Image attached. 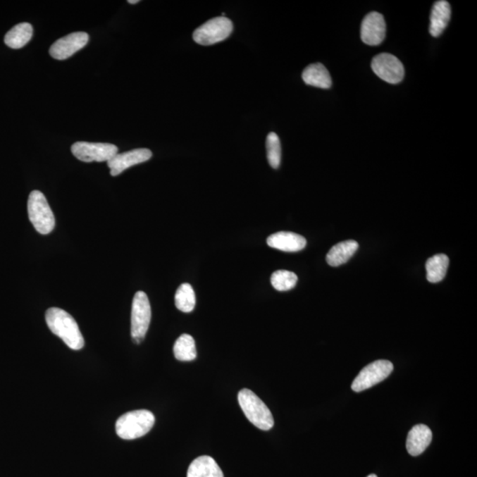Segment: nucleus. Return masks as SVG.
Returning a JSON list of instances; mask_svg holds the SVG:
<instances>
[{"label": "nucleus", "instance_id": "nucleus-22", "mask_svg": "<svg viewBox=\"0 0 477 477\" xmlns=\"http://www.w3.org/2000/svg\"><path fill=\"white\" fill-rule=\"evenodd\" d=\"M175 305L179 311L184 313L193 311L196 306V294L192 285L184 283L180 285L175 294Z\"/></svg>", "mask_w": 477, "mask_h": 477}, {"label": "nucleus", "instance_id": "nucleus-18", "mask_svg": "<svg viewBox=\"0 0 477 477\" xmlns=\"http://www.w3.org/2000/svg\"><path fill=\"white\" fill-rule=\"evenodd\" d=\"M302 80L306 85L320 89H330L333 85L329 71L321 63L308 66L302 73Z\"/></svg>", "mask_w": 477, "mask_h": 477}, {"label": "nucleus", "instance_id": "nucleus-26", "mask_svg": "<svg viewBox=\"0 0 477 477\" xmlns=\"http://www.w3.org/2000/svg\"><path fill=\"white\" fill-rule=\"evenodd\" d=\"M368 477H378V476H376L375 473H371V475L368 476Z\"/></svg>", "mask_w": 477, "mask_h": 477}, {"label": "nucleus", "instance_id": "nucleus-2", "mask_svg": "<svg viewBox=\"0 0 477 477\" xmlns=\"http://www.w3.org/2000/svg\"><path fill=\"white\" fill-rule=\"evenodd\" d=\"M155 416L151 411L142 409L124 414L117 420L116 433L123 440H132L145 436L154 426Z\"/></svg>", "mask_w": 477, "mask_h": 477}, {"label": "nucleus", "instance_id": "nucleus-7", "mask_svg": "<svg viewBox=\"0 0 477 477\" xmlns=\"http://www.w3.org/2000/svg\"><path fill=\"white\" fill-rule=\"evenodd\" d=\"M393 371V364L386 360H378L367 365L355 378L352 390L360 392L379 384L388 378Z\"/></svg>", "mask_w": 477, "mask_h": 477}, {"label": "nucleus", "instance_id": "nucleus-19", "mask_svg": "<svg viewBox=\"0 0 477 477\" xmlns=\"http://www.w3.org/2000/svg\"><path fill=\"white\" fill-rule=\"evenodd\" d=\"M33 36V27L31 24L23 23L17 24L6 33L5 43L12 49H20L25 47Z\"/></svg>", "mask_w": 477, "mask_h": 477}, {"label": "nucleus", "instance_id": "nucleus-15", "mask_svg": "<svg viewBox=\"0 0 477 477\" xmlns=\"http://www.w3.org/2000/svg\"><path fill=\"white\" fill-rule=\"evenodd\" d=\"M451 6L447 1L440 0L433 5L430 13V33L434 37L441 36L451 19Z\"/></svg>", "mask_w": 477, "mask_h": 477}, {"label": "nucleus", "instance_id": "nucleus-23", "mask_svg": "<svg viewBox=\"0 0 477 477\" xmlns=\"http://www.w3.org/2000/svg\"><path fill=\"white\" fill-rule=\"evenodd\" d=\"M298 277L292 271H277L271 275V283L278 291H288L294 288L297 284Z\"/></svg>", "mask_w": 477, "mask_h": 477}, {"label": "nucleus", "instance_id": "nucleus-20", "mask_svg": "<svg viewBox=\"0 0 477 477\" xmlns=\"http://www.w3.org/2000/svg\"><path fill=\"white\" fill-rule=\"evenodd\" d=\"M449 266V259L445 254L430 257L426 263L427 280L430 283H438L444 280Z\"/></svg>", "mask_w": 477, "mask_h": 477}, {"label": "nucleus", "instance_id": "nucleus-24", "mask_svg": "<svg viewBox=\"0 0 477 477\" xmlns=\"http://www.w3.org/2000/svg\"><path fill=\"white\" fill-rule=\"evenodd\" d=\"M267 159L270 166L278 169L281 162V144L278 135L271 132L266 138Z\"/></svg>", "mask_w": 477, "mask_h": 477}, {"label": "nucleus", "instance_id": "nucleus-14", "mask_svg": "<svg viewBox=\"0 0 477 477\" xmlns=\"http://www.w3.org/2000/svg\"><path fill=\"white\" fill-rule=\"evenodd\" d=\"M433 441V433L424 424L414 426L407 435V450L412 456L422 454Z\"/></svg>", "mask_w": 477, "mask_h": 477}, {"label": "nucleus", "instance_id": "nucleus-3", "mask_svg": "<svg viewBox=\"0 0 477 477\" xmlns=\"http://www.w3.org/2000/svg\"><path fill=\"white\" fill-rule=\"evenodd\" d=\"M240 406L247 419L262 430H269L274 426V419L263 400L249 389H242L238 395Z\"/></svg>", "mask_w": 477, "mask_h": 477}, {"label": "nucleus", "instance_id": "nucleus-25", "mask_svg": "<svg viewBox=\"0 0 477 477\" xmlns=\"http://www.w3.org/2000/svg\"><path fill=\"white\" fill-rule=\"evenodd\" d=\"M139 2H140L139 0H130V1H128V3H130V4H137V3Z\"/></svg>", "mask_w": 477, "mask_h": 477}, {"label": "nucleus", "instance_id": "nucleus-4", "mask_svg": "<svg viewBox=\"0 0 477 477\" xmlns=\"http://www.w3.org/2000/svg\"><path fill=\"white\" fill-rule=\"evenodd\" d=\"M27 213L35 229L41 235L54 231L55 218L47 198L41 191L34 190L27 201Z\"/></svg>", "mask_w": 477, "mask_h": 477}, {"label": "nucleus", "instance_id": "nucleus-1", "mask_svg": "<svg viewBox=\"0 0 477 477\" xmlns=\"http://www.w3.org/2000/svg\"><path fill=\"white\" fill-rule=\"evenodd\" d=\"M45 321L51 332L61 337L71 349L81 350L85 347V339L78 323L67 311L50 308L45 313Z\"/></svg>", "mask_w": 477, "mask_h": 477}, {"label": "nucleus", "instance_id": "nucleus-12", "mask_svg": "<svg viewBox=\"0 0 477 477\" xmlns=\"http://www.w3.org/2000/svg\"><path fill=\"white\" fill-rule=\"evenodd\" d=\"M152 152L149 149H135L113 156L107 162L111 176H118L131 166L144 163L151 159Z\"/></svg>", "mask_w": 477, "mask_h": 477}, {"label": "nucleus", "instance_id": "nucleus-8", "mask_svg": "<svg viewBox=\"0 0 477 477\" xmlns=\"http://www.w3.org/2000/svg\"><path fill=\"white\" fill-rule=\"evenodd\" d=\"M71 151L82 162H108L118 154V149L116 145L103 142H78L72 145Z\"/></svg>", "mask_w": 477, "mask_h": 477}, {"label": "nucleus", "instance_id": "nucleus-9", "mask_svg": "<svg viewBox=\"0 0 477 477\" xmlns=\"http://www.w3.org/2000/svg\"><path fill=\"white\" fill-rule=\"evenodd\" d=\"M372 70L379 78L391 85L402 82L405 69L398 58L390 54H380L372 59Z\"/></svg>", "mask_w": 477, "mask_h": 477}, {"label": "nucleus", "instance_id": "nucleus-13", "mask_svg": "<svg viewBox=\"0 0 477 477\" xmlns=\"http://www.w3.org/2000/svg\"><path fill=\"white\" fill-rule=\"evenodd\" d=\"M267 244L271 248L284 252H298L304 249L307 241L304 236L292 232H278L268 237Z\"/></svg>", "mask_w": 477, "mask_h": 477}, {"label": "nucleus", "instance_id": "nucleus-6", "mask_svg": "<svg viewBox=\"0 0 477 477\" xmlns=\"http://www.w3.org/2000/svg\"><path fill=\"white\" fill-rule=\"evenodd\" d=\"M233 25L226 17H215L197 27L193 34L194 41L201 45H212L226 39L232 34Z\"/></svg>", "mask_w": 477, "mask_h": 477}, {"label": "nucleus", "instance_id": "nucleus-16", "mask_svg": "<svg viewBox=\"0 0 477 477\" xmlns=\"http://www.w3.org/2000/svg\"><path fill=\"white\" fill-rule=\"evenodd\" d=\"M358 248H359V244L354 240H348V241L337 243L327 254V263L333 267L342 266L350 260L351 257L357 252Z\"/></svg>", "mask_w": 477, "mask_h": 477}, {"label": "nucleus", "instance_id": "nucleus-21", "mask_svg": "<svg viewBox=\"0 0 477 477\" xmlns=\"http://www.w3.org/2000/svg\"><path fill=\"white\" fill-rule=\"evenodd\" d=\"M174 357L177 360L191 361L197 357L196 342L193 337L189 334H182L176 340L173 347Z\"/></svg>", "mask_w": 477, "mask_h": 477}, {"label": "nucleus", "instance_id": "nucleus-11", "mask_svg": "<svg viewBox=\"0 0 477 477\" xmlns=\"http://www.w3.org/2000/svg\"><path fill=\"white\" fill-rule=\"evenodd\" d=\"M386 24L384 16L377 12H371L361 23V38L364 44L377 47L385 40Z\"/></svg>", "mask_w": 477, "mask_h": 477}, {"label": "nucleus", "instance_id": "nucleus-10", "mask_svg": "<svg viewBox=\"0 0 477 477\" xmlns=\"http://www.w3.org/2000/svg\"><path fill=\"white\" fill-rule=\"evenodd\" d=\"M88 42L89 35L85 32L69 34L51 45L50 55L58 61H64L81 50Z\"/></svg>", "mask_w": 477, "mask_h": 477}, {"label": "nucleus", "instance_id": "nucleus-17", "mask_svg": "<svg viewBox=\"0 0 477 477\" xmlns=\"http://www.w3.org/2000/svg\"><path fill=\"white\" fill-rule=\"evenodd\" d=\"M187 477H224V473L214 459L201 456L191 463Z\"/></svg>", "mask_w": 477, "mask_h": 477}, {"label": "nucleus", "instance_id": "nucleus-5", "mask_svg": "<svg viewBox=\"0 0 477 477\" xmlns=\"http://www.w3.org/2000/svg\"><path fill=\"white\" fill-rule=\"evenodd\" d=\"M151 320V308L147 295L139 291L135 295L131 313V335L137 344L144 340Z\"/></svg>", "mask_w": 477, "mask_h": 477}]
</instances>
